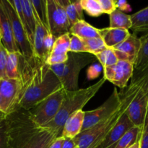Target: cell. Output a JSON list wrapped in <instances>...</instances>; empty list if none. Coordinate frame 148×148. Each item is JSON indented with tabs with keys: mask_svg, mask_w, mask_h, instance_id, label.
Wrapping results in <instances>:
<instances>
[{
	"mask_svg": "<svg viewBox=\"0 0 148 148\" xmlns=\"http://www.w3.org/2000/svg\"><path fill=\"white\" fill-rule=\"evenodd\" d=\"M80 3L84 11L90 16L98 17L103 14L98 0H80Z\"/></svg>",
	"mask_w": 148,
	"mask_h": 148,
	"instance_id": "4dcf8cb0",
	"label": "cell"
},
{
	"mask_svg": "<svg viewBox=\"0 0 148 148\" xmlns=\"http://www.w3.org/2000/svg\"><path fill=\"white\" fill-rule=\"evenodd\" d=\"M5 116L0 114V148H11L9 142Z\"/></svg>",
	"mask_w": 148,
	"mask_h": 148,
	"instance_id": "1f68e13d",
	"label": "cell"
},
{
	"mask_svg": "<svg viewBox=\"0 0 148 148\" xmlns=\"http://www.w3.org/2000/svg\"><path fill=\"white\" fill-rule=\"evenodd\" d=\"M20 1H21L23 14L25 17V30L27 32L29 40L33 46L37 21H36L34 12H33L31 1L30 0H20Z\"/></svg>",
	"mask_w": 148,
	"mask_h": 148,
	"instance_id": "ac0fdd59",
	"label": "cell"
},
{
	"mask_svg": "<svg viewBox=\"0 0 148 148\" xmlns=\"http://www.w3.org/2000/svg\"><path fill=\"white\" fill-rule=\"evenodd\" d=\"M0 114H2L1 113V97H0ZM4 115V114H3Z\"/></svg>",
	"mask_w": 148,
	"mask_h": 148,
	"instance_id": "b9f144b4",
	"label": "cell"
},
{
	"mask_svg": "<svg viewBox=\"0 0 148 148\" xmlns=\"http://www.w3.org/2000/svg\"><path fill=\"white\" fill-rule=\"evenodd\" d=\"M56 39V38L51 33H48L46 37H45L43 46H44V51L46 57V60H47V59L49 57L51 53Z\"/></svg>",
	"mask_w": 148,
	"mask_h": 148,
	"instance_id": "e575fe53",
	"label": "cell"
},
{
	"mask_svg": "<svg viewBox=\"0 0 148 148\" xmlns=\"http://www.w3.org/2000/svg\"><path fill=\"white\" fill-rule=\"evenodd\" d=\"M23 89L20 79H1L0 81L1 113L7 115L17 107Z\"/></svg>",
	"mask_w": 148,
	"mask_h": 148,
	"instance_id": "30bf717a",
	"label": "cell"
},
{
	"mask_svg": "<svg viewBox=\"0 0 148 148\" xmlns=\"http://www.w3.org/2000/svg\"><path fill=\"white\" fill-rule=\"evenodd\" d=\"M132 30L134 33H148V7L132 14Z\"/></svg>",
	"mask_w": 148,
	"mask_h": 148,
	"instance_id": "7402d4cb",
	"label": "cell"
},
{
	"mask_svg": "<svg viewBox=\"0 0 148 148\" xmlns=\"http://www.w3.org/2000/svg\"><path fill=\"white\" fill-rule=\"evenodd\" d=\"M101 38L103 40L108 48H114L120 44L130 36V33L128 30L122 28H106L99 29Z\"/></svg>",
	"mask_w": 148,
	"mask_h": 148,
	"instance_id": "2e32d148",
	"label": "cell"
},
{
	"mask_svg": "<svg viewBox=\"0 0 148 148\" xmlns=\"http://www.w3.org/2000/svg\"><path fill=\"white\" fill-rule=\"evenodd\" d=\"M68 59L67 54H51L46 60V63L50 66L65 63Z\"/></svg>",
	"mask_w": 148,
	"mask_h": 148,
	"instance_id": "d590c367",
	"label": "cell"
},
{
	"mask_svg": "<svg viewBox=\"0 0 148 148\" xmlns=\"http://www.w3.org/2000/svg\"><path fill=\"white\" fill-rule=\"evenodd\" d=\"M142 86V78L138 74H134L132 81L121 95V103L110 116L95 127L82 132L73 139L79 148H98L108 133L115 127L127 111L131 103L138 93Z\"/></svg>",
	"mask_w": 148,
	"mask_h": 148,
	"instance_id": "3957f363",
	"label": "cell"
},
{
	"mask_svg": "<svg viewBox=\"0 0 148 148\" xmlns=\"http://www.w3.org/2000/svg\"><path fill=\"white\" fill-rule=\"evenodd\" d=\"M65 138L63 136L61 137H58L57 138L55 139L54 141L51 143L49 148H62L63 145L64 143Z\"/></svg>",
	"mask_w": 148,
	"mask_h": 148,
	"instance_id": "f35d334b",
	"label": "cell"
},
{
	"mask_svg": "<svg viewBox=\"0 0 148 148\" xmlns=\"http://www.w3.org/2000/svg\"><path fill=\"white\" fill-rule=\"evenodd\" d=\"M76 147L77 145L73 139L65 138L64 143L62 148H75Z\"/></svg>",
	"mask_w": 148,
	"mask_h": 148,
	"instance_id": "ab89813d",
	"label": "cell"
},
{
	"mask_svg": "<svg viewBox=\"0 0 148 148\" xmlns=\"http://www.w3.org/2000/svg\"><path fill=\"white\" fill-rule=\"evenodd\" d=\"M1 74H0V81H1Z\"/></svg>",
	"mask_w": 148,
	"mask_h": 148,
	"instance_id": "7bdbcfd3",
	"label": "cell"
},
{
	"mask_svg": "<svg viewBox=\"0 0 148 148\" xmlns=\"http://www.w3.org/2000/svg\"><path fill=\"white\" fill-rule=\"evenodd\" d=\"M106 81V79L103 77L99 81L88 88L75 91L65 90L64 99L59 113L53 121L45 127L57 132L59 135L62 136L63 127L66 120L77 111L82 110L86 104L98 93Z\"/></svg>",
	"mask_w": 148,
	"mask_h": 148,
	"instance_id": "277c9868",
	"label": "cell"
},
{
	"mask_svg": "<svg viewBox=\"0 0 148 148\" xmlns=\"http://www.w3.org/2000/svg\"><path fill=\"white\" fill-rule=\"evenodd\" d=\"M70 34L82 39L101 38L99 29L90 25L85 20H79L73 25L70 29Z\"/></svg>",
	"mask_w": 148,
	"mask_h": 148,
	"instance_id": "44dd1931",
	"label": "cell"
},
{
	"mask_svg": "<svg viewBox=\"0 0 148 148\" xmlns=\"http://www.w3.org/2000/svg\"><path fill=\"white\" fill-rule=\"evenodd\" d=\"M140 38L141 49L134 64V74L141 72L148 65V33Z\"/></svg>",
	"mask_w": 148,
	"mask_h": 148,
	"instance_id": "cb8c5ba5",
	"label": "cell"
},
{
	"mask_svg": "<svg viewBox=\"0 0 148 148\" xmlns=\"http://www.w3.org/2000/svg\"><path fill=\"white\" fill-rule=\"evenodd\" d=\"M110 26L111 28H122L128 30L132 28V22L131 16L119 10H116L109 15Z\"/></svg>",
	"mask_w": 148,
	"mask_h": 148,
	"instance_id": "d4e9b609",
	"label": "cell"
},
{
	"mask_svg": "<svg viewBox=\"0 0 148 148\" xmlns=\"http://www.w3.org/2000/svg\"><path fill=\"white\" fill-rule=\"evenodd\" d=\"M48 33H49V30H46L40 23H37L33 43V56L45 62H46V57L45 55L43 43L45 37Z\"/></svg>",
	"mask_w": 148,
	"mask_h": 148,
	"instance_id": "d6986e66",
	"label": "cell"
},
{
	"mask_svg": "<svg viewBox=\"0 0 148 148\" xmlns=\"http://www.w3.org/2000/svg\"><path fill=\"white\" fill-rule=\"evenodd\" d=\"M20 54L19 52H9L5 71L6 78L7 79H20Z\"/></svg>",
	"mask_w": 148,
	"mask_h": 148,
	"instance_id": "484cf974",
	"label": "cell"
},
{
	"mask_svg": "<svg viewBox=\"0 0 148 148\" xmlns=\"http://www.w3.org/2000/svg\"><path fill=\"white\" fill-rule=\"evenodd\" d=\"M148 110V96L140 90L127 108L126 114L135 127H143Z\"/></svg>",
	"mask_w": 148,
	"mask_h": 148,
	"instance_id": "7c38bea8",
	"label": "cell"
},
{
	"mask_svg": "<svg viewBox=\"0 0 148 148\" xmlns=\"http://www.w3.org/2000/svg\"><path fill=\"white\" fill-rule=\"evenodd\" d=\"M0 40H1V39H0Z\"/></svg>",
	"mask_w": 148,
	"mask_h": 148,
	"instance_id": "bcb514c9",
	"label": "cell"
},
{
	"mask_svg": "<svg viewBox=\"0 0 148 148\" xmlns=\"http://www.w3.org/2000/svg\"><path fill=\"white\" fill-rule=\"evenodd\" d=\"M95 56L101 64L103 68L113 66L119 62L114 49L111 48H107L106 49L96 54Z\"/></svg>",
	"mask_w": 148,
	"mask_h": 148,
	"instance_id": "f546056e",
	"label": "cell"
},
{
	"mask_svg": "<svg viewBox=\"0 0 148 148\" xmlns=\"http://www.w3.org/2000/svg\"><path fill=\"white\" fill-rule=\"evenodd\" d=\"M143 127H134L127 132L111 148H128L140 138Z\"/></svg>",
	"mask_w": 148,
	"mask_h": 148,
	"instance_id": "4316f807",
	"label": "cell"
},
{
	"mask_svg": "<svg viewBox=\"0 0 148 148\" xmlns=\"http://www.w3.org/2000/svg\"><path fill=\"white\" fill-rule=\"evenodd\" d=\"M96 59L90 53L69 52L68 59L65 63L51 66V69L62 82L64 89L68 91L77 90L81 70Z\"/></svg>",
	"mask_w": 148,
	"mask_h": 148,
	"instance_id": "5b68a950",
	"label": "cell"
},
{
	"mask_svg": "<svg viewBox=\"0 0 148 148\" xmlns=\"http://www.w3.org/2000/svg\"><path fill=\"white\" fill-rule=\"evenodd\" d=\"M147 118H148V110H147Z\"/></svg>",
	"mask_w": 148,
	"mask_h": 148,
	"instance_id": "ee69618b",
	"label": "cell"
},
{
	"mask_svg": "<svg viewBox=\"0 0 148 148\" xmlns=\"http://www.w3.org/2000/svg\"><path fill=\"white\" fill-rule=\"evenodd\" d=\"M121 103V95L116 88L111 95L101 106L92 111H85V119L82 132L95 127L111 115Z\"/></svg>",
	"mask_w": 148,
	"mask_h": 148,
	"instance_id": "ba28073f",
	"label": "cell"
},
{
	"mask_svg": "<svg viewBox=\"0 0 148 148\" xmlns=\"http://www.w3.org/2000/svg\"><path fill=\"white\" fill-rule=\"evenodd\" d=\"M1 3L10 18L13 36L19 52L26 59H31L33 57V46L29 40L25 28L16 12L15 9L10 3V0H1Z\"/></svg>",
	"mask_w": 148,
	"mask_h": 148,
	"instance_id": "52a82bcc",
	"label": "cell"
},
{
	"mask_svg": "<svg viewBox=\"0 0 148 148\" xmlns=\"http://www.w3.org/2000/svg\"><path fill=\"white\" fill-rule=\"evenodd\" d=\"M70 33H66L58 37L55 40L51 54H67L70 46Z\"/></svg>",
	"mask_w": 148,
	"mask_h": 148,
	"instance_id": "83f0119b",
	"label": "cell"
},
{
	"mask_svg": "<svg viewBox=\"0 0 148 148\" xmlns=\"http://www.w3.org/2000/svg\"><path fill=\"white\" fill-rule=\"evenodd\" d=\"M65 91L64 88H62L27 111L31 119L37 125L45 127L53 121L62 107Z\"/></svg>",
	"mask_w": 148,
	"mask_h": 148,
	"instance_id": "8992f818",
	"label": "cell"
},
{
	"mask_svg": "<svg viewBox=\"0 0 148 148\" xmlns=\"http://www.w3.org/2000/svg\"><path fill=\"white\" fill-rule=\"evenodd\" d=\"M135 126L132 122L127 114L125 113L119 120L118 124L108 133L98 148H111L127 132L130 131Z\"/></svg>",
	"mask_w": 148,
	"mask_h": 148,
	"instance_id": "5bb4252c",
	"label": "cell"
},
{
	"mask_svg": "<svg viewBox=\"0 0 148 148\" xmlns=\"http://www.w3.org/2000/svg\"><path fill=\"white\" fill-rule=\"evenodd\" d=\"M0 39L3 46L10 53L19 52L13 36L11 23L3 7L1 0H0Z\"/></svg>",
	"mask_w": 148,
	"mask_h": 148,
	"instance_id": "4fadbf2b",
	"label": "cell"
},
{
	"mask_svg": "<svg viewBox=\"0 0 148 148\" xmlns=\"http://www.w3.org/2000/svg\"><path fill=\"white\" fill-rule=\"evenodd\" d=\"M116 7L117 10H120L121 12H130L131 11V6L129 4L127 1L124 0H119V1H115Z\"/></svg>",
	"mask_w": 148,
	"mask_h": 148,
	"instance_id": "74e56055",
	"label": "cell"
},
{
	"mask_svg": "<svg viewBox=\"0 0 148 148\" xmlns=\"http://www.w3.org/2000/svg\"><path fill=\"white\" fill-rule=\"evenodd\" d=\"M128 148H140V138L139 139V140H137V141L134 144H133L132 145H131L130 147H128Z\"/></svg>",
	"mask_w": 148,
	"mask_h": 148,
	"instance_id": "60d3db41",
	"label": "cell"
},
{
	"mask_svg": "<svg viewBox=\"0 0 148 148\" xmlns=\"http://www.w3.org/2000/svg\"><path fill=\"white\" fill-rule=\"evenodd\" d=\"M21 95L16 108L28 111L63 86L50 65L33 56L26 59L20 54Z\"/></svg>",
	"mask_w": 148,
	"mask_h": 148,
	"instance_id": "6da1fadb",
	"label": "cell"
},
{
	"mask_svg": "<svg viewBox=\"0 0 148 148\" xmlns=\"http://www.w3.org/2000/svg\"><path fill=\"white\" fill-rule=\"evenodd\" d=\"M113 49L127 54L131 58L133 62L135 63L136 59L141 49V40L140 38L137 37L136 35L130 34L124 41L117 45Z\"/></svg>",
	"mask_w": 148,
	"mask_h": 148,
	"instance_id": "e0dca14e",
	"label": "cell"
},
{
	"mask_svg": "<svg viewBox=\"0 0 148 148\" xmlns=\"http://www.w3.org/2000/svg\"><path fill=\"white\" fill-rule=\"evenodd\" d=\"M30 1L37 23L42 25L49 32L47 0H30Z\"/></svg>",
	"mask_w": 148,
	"mask_h": 148,
	"instance_id": "603a6c76",
	"label": "cell"
},
{
	"mask_svg": "<svg viewBox=\"0 0 148 148\" xmlns=\"http://www.w3.org/2000/svg\"><path fill=\"white\" fill-rule=\"evenodd\" d=\"M9 51L5 49L2 43H0V74L1 79H6V66L8 60Z\"/></svg>",
	"mask_w": 148,
	"mask_h": 148,
	"instance_id": "836d02e7",
	"label": "cell"
},
{
	"mask_svg": "<svg viewBox=\"0 0 148 148\" xmlns=\"http://www.w3.org/2000/svg\"><path fill=\"white\" fill-rule=\"evenodd\" d=\"M59 1L66 11L71 26L75 25L79 20H84V10L81 5L80 0H59Z\"/></svg>",
	"mask_w": 148,
	"mask_h": 148,
	"instance_id": "ffe728a7",
	"label": "cell"
},
{
	"mask_svg": "<svg viewBox=\"0 0 148 148\" xmlns=\"http://www.w3.org/2000/svg\"><path fill=\"white\" fill-rule=\"evenodd\" d=\"M85 119V111L82 110L72 114L65 122L62 136L64 138L75 139L82 132Z\"/></svg>",
	"mask_w": 148,
	"mask_h": 148,
	"instance_id": "9a60e30c",
	"label": "cell"
},
{
	"mask_svg": "<svg viewBox=\"0 0 148 148\" xmlns=\"http://www.w3.org/2000/svg\"><path fill=\"white\" fill-rule=\"evenodd\" d=\"M74 53H88L83 40L77 36L72 35L70 39L69 51Z\"/></svg>",
	"mask_w": 148,
	"mask_h": 148,
	"instance_id": "d6a6232c",
	"label": "cell"
},
{
	"mask_svg": "<svg viewBox=\"0 0 148 148\" xmlns=\"http://www.w3.org/2000/svg\"><path fill=\"white\" fill-rule=\"evenodd\" d=\"M75 148H79V147H77H77H75Z\"/></svg>",
	"mask_w": 148,
	"mask_h": 148,
	"instance_id": "f6af8a7d",
	"label": "cell"
},
{
	"mask_svg": "<svg viewBox=\"0 0 148 148\" xmlns=\"http://www.w3.org/2000/svg\"><path fill=\"white\" fill-rule=\"evenodd\" d=\"M47 8L49 32L56 38L66 33H70L72 26L66 11L59 0H47Z\"/></svg>",
	"mask_w": 148,
	"mask_h": 148,
	"instance_id": "9c48e42d",
	"label": "cell"
},
{
	"mask_svg": "<svg viewBox=\"0 0 148 148\" xmlns=\"http://www.w3.org/2000/svg\"><path fill=\"white\" fill-rule=\"evenodd\" d=\"M134 75V64L128 61H119L113 66L103 67V77L116 87L125 88Z\"/></svg>",
	"mask_w": 148,
	"mask_h": 148,
	"instance_id": "8fae6325",
	"label": "cell"
},
{
	"mask_svg": "<svg viewBox=\"0 0 148 148\" xmlns=\"http://www.w3.org/2000/svg\"><path fill=\"white\" fill-rule=\"evenodd\" d=\"M102 9L103 13L111 14L116 10L115 1L114 0H98Z\"/></svg>",
	"mask_w": 148,
	"mask_h": 148,
	"instance_id": "8d00e7d4",
	"label": "cell"
},
{
	"mask_svg": "<svg viewBox=\"0 0 148 148\" xmlns=\"http://www.w3.org/2000/svg\"><path fill=\"white\" fill-rule=\"evenodd\" d=\"M82 40L85 43L88 53L94 56L101 53L108 48L101 38H85Z\"/></svg>",
	"mask_w": 148,
	"mask_h": 148,
	"instance_id": "f1b7e54d",
	"label": "cell"
},
{
	"mask_svg": "<svg viewBox=\"0 0 148 148\" xmlns=\"http://www.w3.org/2000/svg\"><path fill=\"white\" fill-rule=\"evenodd\" d=\"M11 148H49L58 137L57 132L38 126L28 111L16 108L5 116Z\"/></svg>",
	"mask_w": 148,
	"mask_h": 148,
	"instance_id": "7a4b0ae2",
	"label": "cell"
}]
</instances>
